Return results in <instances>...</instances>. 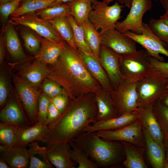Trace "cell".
I'll return each mask as SVG.
<instances>
[{"instance_id": "obj_41", "label": "cell", "mask_w": 168, "mask_h": 168, "mask_svg": "<svg viewBox=\"0 0 168 168\" xmlns=\"http://www.w3.org/2000/svg\"><path fill=\"white\" fill-rule=\"evenodd\" d=\"M24 0H14L6 3L0 5V12L4 21L8 16L16 11L21 6Z\"/></svg>"}, {"instance_id": "obj_49", "label": "cell", "mask_w": 168, "mask_h": 168, "mask_svg": "<svg viewBox=\"0 0 168 168\" xmlns=\"http://www.w3.org/2000/svg\"><path fill=\"white\" fill-rule=\"evenodd\" d=\"M159 0L166 11V12L168 13V0Z\"/></svg>"}, {"instance_id": "obj_17", "label": "cell", "mask_w": 168, "mask_h": 168, "mask_svg": "<svg viewBox=\"0 0 168 168\" xmlns=\"http://www.w3.org/2000/svg\"><path fill=\"white\" fill-rule=\"evenodd\" d=\"M48 72L47 64L35 59L31 63L22 67L16 74L30 85L39 89Z\"/></svg>"}, {"instance_id": "obj_3", "label": "cell", "mask_w": 168, "mask_h": 168, "mask_svg": "<svg viewBox=\"0 0 168 168\" xmlns=\"http://www.w3.org/2000/svg\"><path fill=\"white\" fill-rule=\"evenodd\" d=\"M74 141L98 168L119 164L125 159L120 141L105 140L98 136L96 132L83 131Z\"/></svg>"}, {"instance_id": "obj_21", "label": "cell", "mask_w": 168, "mask_h": 168, "mask_svg": "<svg viewBox=\"0 0 168 168\" xmlns=\"http://www.w3.org/2000/svg\"><path fill=\"white\" fill-rule=\"evenodd\" d=\"M0 157L12 168H28L30 159L26 146L5 147L0 146Z\"/></svg>"}, {"instance_id": "obj_26", "label": "cell", "mask_w": 168, "mask_h": 168, "mask_svg": "<svg viewBox=\"0 0 168 168\" xmlns=\"http://www.w3.org/2000/svg\"><path fill=\"white\" fill-rule=\"evenodd\" d=\"M148 160L154 168H164L166 161L164 147L153 139L142 127Z\"/></svg>"}, {"instance_id": "obj_22", "label": "cell", "mask_w": 168, "mask_h": 168, "mask_svg": "<svg viewBox=\"0 0 168 168\" xmlns=\"http://www.w3.org/2000/svg\"><path fill=\"white\" fill-rule=\"evenodd\" d=\"M40 38L41 46L38 53L32 58L47 64H54L57 60L66 45V41L54 42L44 37Z\"/></svg>"}, {"instance_id": "obj_2", "label": "cell", "mask_w": 168, "mask_h": 168, "mask_svg": "<svg viewBox=\"0 0 168 168\" xmlns=\"http://www.w3.org/2000/svg\"><path fill=\"white\" fill-rule=\"evenodd\" d=\"M96 94L90 92L70 99L57 121L48 127L41 141L46 147L60 142L69 143L84 131L86 127L96 121L98 109Z\"/></svg>"}, {"instance_id": "obj_7", "label": "cell", "mask_w": 168, "mask_h": 168, "mask_svg": "<svg viewBox=\"0 0 168 168\" xmlns=\"http://www.w3.org/2000/svg\"><path fill=\"white\" fill-rule=\"evenodd\" d=\"M12 78L18 97L31 125L38 122V106L41 89L30 85L17 74Z\"/></svg>"}, {"instance_id": "obj_31", "label": "cell", "mask_w": 168, "mask_h": 168, "mask_svg": "<svg viewBox=\"0 0 168 168\" xmlns=\"http://www.w3.org/2000/svg\"><path fill=\"white\" fill-rule=\"evenodd\" d=\"M71 159L78 165V168H97L96 165L89 157L86 152L81 149L73 140L69 143Z\"/></svg>"}, {"instance_id": "obj_23", "label": "cell", "mask_w": 168, "mask_h": 168, "mask_svg": "<svg viewBox=\"0 0 168 168\" xmlns=\"http://www.w3.org/2000/svg\"><path fill=\"white\" fill-rule=\"evenodd\" d=\"M138 112L142 127L153 139L164 147L162 132L160 124L153 112L152 105L140 108Z\"/></svg>"}, {"instance_id": "obj_53", "label": "cell", "mask_w": 168, "mask_h": 168, "mask_svg": "<svg viewBox=\"0 0 168 168\" xmlns=\"http://www.w3.org/2000/svg\"><path fill=\"white\" fill-rule=\"evenodd\" d=\"M160 99L164 104L168 106V92L166 93Z\"/></svg>"}, {"instance_id": "obj_51", "label": "cell", "mask_w": 168, "mask_h": 168, "mask_svg": "<svg viewBox=\"0 0 168 168\" xmlns=\"http://www.w3.org/2000/svg\"><path fill=\"white\" fill-rule=\"evenodd\" d=\"M73 0H55L50 7L61 4Z\"/></svg>"}, {"instance_id": "obj_43", "label": "cell", "mask_w": 168, "mask_h": 168, "mask_svg": "<svg viewBox=\"0 0 168 168\" xmlns=\"http://www.w3.org/2000/svg\"><path fill=\"white\" fill-rule=\"evenodd\" d=\"M61 114L51 101L48 108L47 118L48 127L52 126L57 121Z\"/></svg>"}, {"instance_id": "obj_30", "label": "cell", "mask_w": 168, "mask_h": 168, "mask_svg": "<svg viewBox=\"0 0 168 168\" xmlns=\"http://www.w3.org/2000/svg\"><path fill=\"white\" fill-rule=\"evenodd\" d=\"M47 21L55 28L64 41L78 52V49L74 41L72 30L67 17Z\"/></svg>"}, {"instance_id": "obj_6", "label": "cell", "mask_w": 168, "mask_h": 168, "mask_svg": "<svg viewBox=\"0 0 168 168\" xmlns=\"http://www.w3.org/2000/svg\"><path fill=\"white\" fill-rule=\"evenodd\" d=\"M124 6L116 2L108 6L104 1H97L92 7L88 19L97 30L100 29L102 35L107 31L115 29L116 24L121 17V12Z\"/></svg>"}, {"instance_id": "obj_12", "label": "cell", "mask_w": 168, "mask_h": 168, "mask_svg": "<svg viewBox=\"0 0 168 168\" xmlns=\"http://www.w3.org/2000/svg\"><path fill=\"white\" fill-rule=\"evenodd\" d=\"M124 33L143 47L149 56L161 62H164V59L160 56V54L168 58V51L165 47V43L153 33L147 24L143 23V30L141 34H136L129 30Z\"/></svg>"}, {"instance_id": "obj_55", "label": "cell", "mask_w": 168, "mask_h": 168, "mask_svg": "<svg viewBox=\"0 0 168 168\" xmlns=\"http://www.w3.org/2000/svg\"><path fill=\"white\" fill-rule=\"evenodd\" d=\"M103 1H104L108 5V4L110 3V2L114 1V0H117L118 2L121 4H123L124 3V0H103Z\"/></svg>"}, {"instance_id": "obj_8", "label": "cell", "mask_w": 168, "mask_h": 168, "mask_svg": "<svg viewBox=\"0 0 168 168\" xmlns=\"http://www.w3.org/2000/svg\"><path fill=\"white\" fill-rule=\"evenodd\" d=\"M96 132L98 136L105 140L125 141L145 148V138L140 117L133 123L118 129Z\"/></svg>"}, {"instance_id": "obj_10", "label": "cell", "mask_w": 168, "mask_h": 168, "mask_svg": "<svg viewBox=\"0 0 168 168\" xmlns=\"http://www.w3.org/2000/svg\"><path fill=\"white\" fill-rule=\"evenodd\" d=\"M152 6V0H132L129 13L124 20L117 22L115 29L123 33L129 30L136 34H141L143 16L151 10Z\"/></svg>"}, {"instance_id": "obj_11", "label": "cell", "mask_w": 168, "mask_h": 168, "mask_svg": "<svg viewBox=\"0 0 168 168\" xmlns=\"http://www.w3.org/2000/svg\"><path fill=\"white\" fill-rule=\"evenodd\" d=\"M137 82L128 83L123 80L118 87L112 91L119 116L140 108Z\"/></svg>"}, {"instance_id": "obj_1", "label": "cell", "mask_w": 168, "mask_h": 168, "mask_svg": "<svg viewBox=\"0 0 168 168\" xmlns=\"http://www.w3.org/2000/svg\"><path fill=\"white\" fill-rule=\"evenodd\" d=\"M48 68L46 78L62 87L70 99L96 93L102 88L89 72L78 52L68 44L63 48L57 61Z\"/></svg>"}, {"instance_id": "obj_25", "label": "cell", "mask_w": 168, "mask_h": 168, "mask_svg": "<svg viewBox=\"0 0 168 168\" xmlns=\"http://www.w3.org/2000/svg\"><path fill=\"white\" fill-rule=\"evenodd\" d=\"M123 147L125 159L123 164L127 168H147L144 159L146 148L130 143L120 141Z\"/></svg>"}, {"instance_id": "obj_5", "label": "cell", "mask_w": 168, "mask_h": 168, "mask_svg": "<svg viewBox=\"0 0 168 168\" xmlns=\"http://www.w3.org/2000/svg\"><path fill=\"white\" fill-rule=\"evenodd\" d=\"M149 56L144 50L121 55L120 69L123 80L135 82L147 77L154 68L148 61Z\"/></svg>"}, {"instance_id": "obj_18", "label": "cell", "mask_w": 168, "mask_h": 168, "mask_svg": "<svg viewBox=\"0 0 168 168\" xmlns=\"http://www.w3.org/2000/svg\"><path fill=\"white\" fill-rule=\"evenodd\" d=\"M112 91L102 88L96 92L98 109L96 121L106 120L119 116Z\"/></svg>"}, {"instance_id": "obj_50", "label": "cell", "mask_w": 168, "mask_h": 168, "mask_svg": "<svg viewBox=\"0 0 168 168\" xmlns=\"http://www.w3.org/2000/svg\"><path fill=\"white\" fill-rule=\"evenodd\" d=\"M0 168H10L11 167L4 159L0 157Z\"/></svg>"}, {"instance_id": "obj_60", "label": "cell", "mask_w": 168, "mask_h": 168, "mask_svg": "<svg viewBox=\"0 0 168 168\" xmlns=\"http://www.w3.org/2000/svg\"><path fill=\"white\" fill-rule=\"evenodd\" d=\"M167 92H168V85L167 86Z\"/></svg>"}, {"instance_id": "obj_57", "label": "cell", "mask_w": 168, "mask_h": 168, "mask_svg": "<svg viewBox=\"0 0 168 168\" xmlns=\"http://www.w3.org/2000/svg\"><path fill=\"white\" fill-rule=\"evenodd\" d=\"M164 168H168V161L166 160Z\"/></svg>"}, {"instance_id": "obj_37", "label": "cell", "mask_w": 168, "mask_h": 168, "mask_svg": "<svg viewBox=\"0 0 168 168\" xmlns=\"http://www.w3.org/2000/svg\"><path fill=\"white\" fill-rule=\"evenodd\" d=\"M148 26L153 33L162 41L168 42V26L162 21L151 18Z\"/></svg>"}, {"instance_id": "obj_48", "label": "cell", "mask_w": 168, "mask_h": 168, "mask_svg": "<svg viewBox=\"0 0 168 168\" xmlns=\"http://www.w3.org/2000/svg\"><path fill=\"white\" fill-rule=\"evenodd\" d=\"M163 145L165 150L166 160L168 161V138L164 139Z\"/></svg>"}, {"instance_id": "obj_20", "label": "cell", "mask_w": 168, "mask_h": 168, "mask_svg": "<svg viewBox=\"0 0 168 168\" xmlns=\"http://www.w3.org/2000/svg\"><path fill=\"white\" fill-rule=\"evenodd\" d=\"M78 52L89 72L99 82L102 88L110 91H114L110 79L99 60L93 54L86 53L79 49Z\"/></svg>"}, {"instance_id": "obj_29", "label": "cell", "mask_w": 168, "mask_h": 168, "mask_svg": "<svg viewBox=\"0 0 168 168\" xmlns=\"http://www.w3.org/2000/svg\"><path fill=\"white\" fill-rule=\"evenodd\" d=\"M80 26L83 29L86 43L93 54L99 59L101 35L88 20L84 22Z\"/></svg>"}, {"instance_id": "obj_42", "label": "cell", "mask_w": 168, "mask_h": 168, "mask_svg": "<svg viewBox=\"0 0 168 168\" xmlns=\"http://www.w3.org/2000/svg\"><path fill=\"white\" fill-rule=\"evenodd\" d=\"M70 99L66 92L51 98V101L62 113L67 108Z\"/></svg>"}, {"instance_id": "obj_54", "label": "cell", "mask_w": 168, "mask_h": 168, "mask_svg": "<svg viewBox=\"0 0 168 168\" xmlns=\"http://www.w3.org/2000/svg\"><path fill=\"white\" fill-rule=\"evenodd\" d=\"M132 1V0H124V4L126 7L130 8Z\"/></svg>"}, {"instance_id": "obj_40", "label": "cell", "mask_w": 168, "mask_h": 168, "mask_svg": "<svg viewBox=\"0 0 168 168\" xmlns=\"http://www.w3.org/2000/svg\"><path fill=\"white\" fill-rule=\"evenodd\" d=\"M10 86L9 80L4 73L0 75V106L3 108L6 104L9 97Z\"/></svg>"}, {"instance_id": "obj_47", "label": "cell", "mask_w": 168, "mask_h": 168, "mask_svg": "<svg viewBox=\"0 0 168 168\" xmlns=\"http://www.w3.org/2000/svg\"><path fill=\"white\" fill-rule=\"evenodd\" d=\"M5 38L3 36L2 32L0 38V64H1L3 63L5 55Z\"/></svg>"}, {"instance_id": "obj_4", "label": "cell", "mask_w": 168, "mask_h": 168, "mask_svg": "<svg viewBox=\"0 0 168 168\" xmlns=\"http://www.w3.org/2000/svg\"><path fill=\"white\" fill-rule=\"evenodd\" d=\"M168 79L153 68L145 78L137 82L140 108L152 105L167 92Z\"/></svg>"}, {"instance_id": "obj_44", "label": "cell", "mask_w": 168, "mask_h": 168, "mask_svg": "<svg viewBox=\"0 0 168 168\" xmlns=\"http://www.w3.org/2000/svg\"><path fill=\"white\" fill-rule=\"evenodd\" d=\"M148 59L153 68L165 76L168 79V62L159 61L150 56L148 57Z\"/></svg>"}, {"instance_id": "obj_16", "label": "cell", "mask_w": 168, "mask_h": 168, "mask_svg": "<svg viewBox=\"0 0 168 168\" xmlns=\"http://www.w3.org/2000/svg\"><path fill=\"white\" fill-rule=\"evenodd\" d=\"M139 118L138 111H131L107 120L95 121L92 123V125H87L84 131L92 132L102 130H116L133 123Z\"/></svg>"}, {"instance_id": "obj_58", "label": "cell", "mask_w": 168, "mask_h": 168, "mask_svg": "<svg viewBox=\"0 0 168 168\" xmlns=\"http://www.w3.org/2000/svg\"><path fill=\"white\" fill-rule=\"evenodd\" d=\"M164 46L166 49L168 51V42L165 43Z\"/></svg>"}, {"instance_id": "obj_34", "label": "cell", "mask_w": 168, "mask_h": 168, "mask_svg": "<svg viewBox=\"0 0 168 168\" xmlns=\"http://www.w3.org/2000/svg\"><path fill=\"white\" fill-rule=\"evenodd\" d=\"M67 18L72 28L74 41L77 49L86 53L93 54L86 42L84 31L82 26L77 23L72 15L67 16Z\"/></svg>"}, {"instance_id": "obj_46", "label": "cell", "mask_w": 168, "mask_h": 168, "mask_svg": "<svg viewBox=\"0 0 168 168\" xmlns=\"http://www.w3.org/2000/svg\"><path fill=\"white\" fill-rule=\"evenodd\" d=\"M59 85L54 81L46 78L41 85V92L49 96L53 90Z\"/></svg>"}, {"instance_id": "obj_24", "label": "cell", "mask_w": 168, "mask_h": 168, "mask_svg": "<svg viewBox=\"0 0 168 168\" xmlns=\"http://www.w3.org/2000/svg\"><path fill=\"white\" fill-rule=\"evenodd\" d=\"M48 127L38 122L36 124L26 127L17 126V138L16 146H26L33 142L41 141L45 136Z\"/></svg>"}, {"instance_id": "obj_39", "label": "cell", "mask_w": 168, "mask_h": 168, "mask_svg": "<svg viewBox=\"0 0 168 168\" xmlns=\"http://www.w3.org/2000/svg\"><path fill=\"white\" fill-rule=\"evenodd\" d=\"M51 98L46 94L42 92L39 97L38 101V122L47 125L48 110Z\"/></svg>"}, {"instance_id": "obj_32", "label": "cell", "mask_w": 168, "mask_h": 168, "mask_svg": "<svg viewBox=\"0 0 168 168\" xmlns=\"http://www.w3.org/2000/svg\"><path fill=\"white\" fill-rule=\"evenodd\" d=\"M36 13L41 19L45 21L67 17L71 15L69 7L65 3L43 8Z\"/></svg>"}, {"instance_id": "obj_38", "label": "cell", "mask_w": 168, "mask_h": 168, "mask_svg": "<svg viewBox=\"0 0 168 168\" xmlns=\"http://www.w3.org/2000/svg\"><path fill=\"white\" fill-rule=\"evenodd\" d=\"M21 34L26 49L30 52L36 54L40 47V37L26 30L22 31Z\"/></svg>"}, {"instance_id": "obj_9", "label": "cell", "mask_w": 168, "mask_h": 168, "mask_svg": "<svg viewBox=\"0 0 168 168\" xmlns=\"http://www.w3.org/2000/svg\"><path fill=\"white\" fill-rule=\"evenodd\" d=\"M36 12L29 13L12 17L7 22L16 26H22L29 28L41 36L51 41L58 42L64 41L50 23L39 18Z\"/></svg>"}, {"instance_id": "obj_15", "label": "cell", "mask_w": 168, "mask_h": 168, "mask_svg": "<svg viewBox=\"0 0 168 168\" xmlns=\"http://www.w3.org/2000/svg\"><path fill=\"white\" fill-rule=\"evenodd\" d=\"M0 122L18 126H31L16 94L8 98L0 112Z\"/></svg>"}, {"instance_id": "obj_45", "label": "cell", "mask_w": 168, "mask_h": 168, "mask_svg": "<svg viewBox=\"0 0 168 168\" xmlns=\"http://www.w3.org/2000/svg\"><path fill=\"white\" fill-rule=\"evenodd\" d=\"M30 159L29 168H52L53 165L49 161L41 159L32 155H29Z\"/></svg>"}, {"instance_id": "obj_36", "label": "cell", "mask_w": 168, "mask_h": 168, "mask_svg": "<svg viewBox=\"0 0 168 168\" xmlns=\"http://www.w3.org/2000/svg\"><path fill=\"white\" fill-rule=\"evenodd\" d=\"M17 126L0 123V146L10 147L16 146Z\"/></svg>"}, {"instance_id": "obj_27", "label": "cell", "mask_w": 168, "mask_h": 168, "mask_svg": "<svg viewBox=\"0 0 168 168\" xmlns=\"http://www.w3.org/2000/svg\"><path fill=\"white\" fill-rule=\"evenodd\" d=\"M5 31V40L8 52L16 59L22 61L26 60V56L14 29L11 26L8 25Z\"/></svg>"}, {"instance_id": "obj_35", "label": "cell", "mask_w": 168, "mask_h": 168, "mask_svg": "<svg viewBox=\"0 0 168 168\" xmlns=\"http://www.w3.org/2000/svg\"><path fill=\"white\" fill-rule=\"evenodd\" d=\"M152 109L160 126L163 139L168 138V106L160 99L152 105Z\"/></svg>"}, {"instance_id": "obj_56", "label": "cell", "mask_w": 168, "mask_h": 168, "mask_svg": "<svg viewBox=\"0 0 168 168\" xmlns=\"http://www.w3.org/2000/svg\"><path fill=\"white\" fill-rule=\"evenodd\" d=\"M14 0H0V5L7 3Z\"/></svg>"}, {"instance_id": "obj_19", "label": "cell", "mask_w": 168, "mask_h": 168, "mask_svg": "<svg viewBox=\"0 0 168 168\" xmlns=\"http://www.w3.org/2000/svg\"><path fill=\"white\" fill-rule=\"evenodd\" d=\"M69 147L68 143L63 142L47 147L46 158L57 168H75L77 164L71 159Z\"/></svg>"}, {"instance_id": "obj_33", "label": "cell", "mask_w": 168, "mask_h": 168, "mask_svg": "<svg viewBox=\"0 0 168 168\" xmlns=\"http://www.w3.org/2000/svg\"><path fill=\"white\" fill-rule=\"evenodd\" d=\"M55 0H24L21 6L10 16L12 17L24 14L49 7Z\"/></svg>"}, {"instance_id": "obj_52", "label": "cell", "mask_w": 168, "mask_h": 168, "mask_svg": "<svg viewBox=\"0 0 168 168\" xmlns=\"http://www.w3.org/2000/svg\"><path fill=\"white\" fill-rule=\"evenodd\" d=\"M159 19L168 26V13L166 12L165 14L161 16Z\"/></svg>"}, {"instance_id": "obj_59", "label": "cell", "mask_w": 168, "mask_h": 168, "mask_svg": "<svg viewBox=\"0 0 168 168\" xmlns=\"http://www.w3.org/2000/svg\"><path fill=\"white\" fill-rule=\"evenodd\" d=\"M98 0H92V3L94 4H95L97 1Z\"/></svg>"}, {"instance_id": "obj_14", "label": "cell", "mask_w": 168, "mask_h": 168, "mask_svg": "<svg viewBox=\"0 0 168 168\" xmlns=\"http://www.w3.org/2000/svg\"><path fill=\"white\" fill-rule=\"evenodd\" d=\"M136 42L115 29L109 30L101 35V45L106 46L120 55L137 51Z\"/></svg>"}, {"instance_id": "obj_28", "label": "cell", "mask_w": 168, "mask_h": 168, "mask_svg": "<svg viewBox=\"0 0 168 168\" xmlns=\"http://www.w3.org/2000/svg\"><path fill=\"white\" fill-rule=\"evenodd\" d=\"M91 3L92 0H73L65 3L69 7L71 15L81 25L88 20L89 14L92 8Z\"/></svg>"}, {"instance_id": "obj_13", "label": "cell", "mask_w": 168, "mask_h": 168, "mask_svg": "<svg viewBox=\"0 0 168 168\" xmlns=\"http://www.w3.org/2000/svg\"><path fill=\"white\" fill-rule=\"evenodd\" d=\"M121 55L106 46H100L99 60L110 79L114 90L123 80L120 69Z\"/></svg>"}]
</instances>
